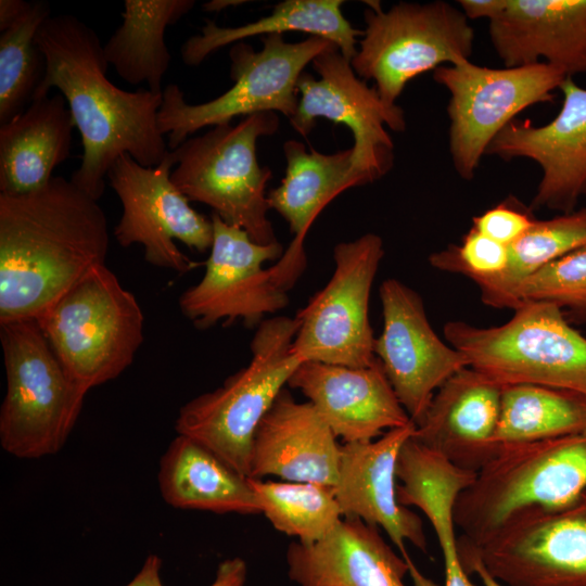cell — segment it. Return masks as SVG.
Masks as SVG:
<instances>
[{"label": "cell", "instance_id": "8fae6325", "mask_svg": "<svg viewBox=\"0 0 586 586\" xmlns=\"http://www.w3.org/2000/svg\"><path fill=\"white\" fill-rule=\"evenodd\" d=\"M434 80L449 93V152L457 174L474 177L481 158L496 136L525 109L551 102L568 78L545 62L489 68L470 60L443 65Z\"/></svg>", "mask_w": 586, "mask_h": 586}, {"label": "cell", "instance_id": "d590c367", "mask_svg": "<svg viewBox=\"0 0 586 586\" xmlns=\"http://www.w3.org/2000/svg\"><path fill=\"white\" fill-rule=\"evenodd\" d=\"M535 221L531 208L520 206L511 198L475 216L472 228L509 246L521 238Z\"/></svg>", "mask_w": 586, "mask_h": 586}, {"label": "cell", "instance_id": "83f0119b", "mask_svg": "<svg viewBox=\"0 0 586 586\" xmlns=\"http://www.w3.org/2000/svg\"><path fill=\"white\" fill-rule=\"evenodd\" d=\"M343 3L342 0H285L269 15L238 27H219L206 20L201 33L182 43L181 59L188 66H199L213 52L230 43L253 36L302 31L333 42L351 61L357 53V37H362L364 31L344 17Z\"/></svg>", "mask_w": 586, "mask_h": 586}, {"label": "cell", "instance_id": "8992f818", "mask_svg": "<svg viewBox=\"0 0 586 586\" xmlns=\"http://www.w3.org/2000/svg\"><path fill=\"white\" fill-rule=\"evenodd\" d=\"M279 128L276 112L243 117L235 125H218L192 136L173 150L176 167L170 179L188 200L208 205L226 224L243 229L259 244L278 242L266 186L268 167L258 164L256 143Z\"/></svg>", "mask_w": 586, "mask_h": 586}, {"label": "cell", "instance_id": "5bb4252c", "mask_svg": "<svg viewBox=\"0 0 586 586\" xmlns=\"http://www.w3.org/2000/svg\"><path fill=\"white\" fill-rule=\"evenodd\" d=\"M175 165L173 151L153 167H144L125 153L114 162L106 178L123 206L113 231L119 245L141 244L149 264L186 273L198 263L189 259L175 241L200 253L211 250L213 224L192 208L173 183Z\"/></svg>", "mask_w": 586, "mask_h": 586}, {"label": "cell", "instance_id": "f1b7e54d", "mask_svg": "<svg viewBox=\"0 0 586 586\" xmlns=\"http://www.w3.org/2000/svg\"><path fill=\"white\" fill-rule=\"evenodd\" d=\"M194 4V0H125L123 22L103 44L107 63L126 82H145L151 92L162 94L171 60L165 30Z\"/></svg>", "mask_w": 586, "mask_h": 586}, {"label": "cell", "instance_id": "836d02e7", "mask_svg": "<svg viewBox=\"0 0 586 586\" xmlns=\"http://www.w3.org/2000/svg\"><path fill=\"white\" fill-rule=\"evenodd\" d=\"M537 302L586 311V244L524 280L513 291L509 308Z\"/></svg>", "mask_w": 586, "mask_h": 586}, {"label": "cell", "instance_id": "d6a6232c", "mask_svg": "<svg viewBox=\"0 0 586 586\" xmlns=\"http://www.w3.org/2000/svg\"><path fill=\"white\" fill-rule=\"evenodd\" d=\"M50 4L34 1L30 9L0 36V125L25 111L46 72V59L36 43Z\"/></svg>", "mask_w": 586, "mask_h": 586}, {"label": "cell", "instance_id": "4316f807", "mask_svg": "<svg viewBox=\"0 0 586 586\" xmlns=\"http://www.w3.org/2000/svg\"><path fill=\"white\" fill-rule=\"evenodd\" d=\"M161 496L177 509L214 513H262L249 477L198 442L178 434L160 460Z\"/></svg>", "mask_w": 586, "mask_h": 586}, {"label": "cell", "instance_id": "f546056e", "mask_svg": "<svg viewBox=\"0 0 586 586\" xmlns=\"http://www.w3.org/2000/svg\"><path fill=\"white\" fill-rule=\"evenodd\" d=\"M582 432H586L585 397L539 384L502 385L498 447Z\"/></svg>", "mask_w": 586, "mask_h": 586}, {"label": "cell", "instance_id": "b9f144b4", "mask_svg": "<svg viewBox=\"0 0 586 586\" xmlns=\"http://www.w3.org/2000/svg\"><path fill=\"white\" fill-rule=\"evenodd\" d=\"M245 2L242 0H213L204 3L202 9L207 12H220L226 8L240 5Z\"/></svg>", "mask_w": 586, "mask_h": 586}, {"label": "cell", "instance_id": "ac0fdd59", "mask_svg": "<svg viewBox=\"0 0 586 586\" xmlns=\"http://www.w3.org/2000/svg\"><path fill=\"white\" fill-rule=\"evenodd\" d=\"M416 429L412 422L369 442L341 445L337 481L333 486L343 518L382 528L409 566L415 586H437L420 573L406 544L428 553L422 519L397 498L396 466L402 446Z\"/></svg>", "mask_w": 586, "mask_h": 586}, {"label": "cell", "instance_id": "6da1fadb", "mask_svg": "<svg viewBox=\"0 0 586 586\" xmlns=\"http://www.w3.org/2000/svg\"><path fill=\"white\" fill-rule=\"evenodd\" d=\"M46 59L33 100L56 88L65 98L81 138L82 155L71 181L98 201L117 157L128 153L144 167L157 166L169 150L157 115L163 93L127 91L107 77L109 63L97 33L72 14L47 18L36 35Z\"/></svg>", "mask_w": 586, "mask_h": 586}, {"label": "cell", "instance_id": "44dd1931", "mask_svg": "<svg viewBox=\"0 0 586 586\" xmlns=\"http://www.w3.org/2000/svg\"><path fill=\"white\" fill-rule=\"evenodd\" d=\"M502 385L464 367L433 395L412 438L464 470L480 471L497 453Z\"/></svg>", "mask_w": 586, "mask_h": 586}, {"label": "cell", "instance_id": "ab89813d", "mask_svg": "<svg viewBox=\"0 0 586 586\" xmlns=\"http://www.w3.org/2000/svg\"><path fill=\"white\" fill-rule=\"evenodd\" d=\"M501 0H460L461 11L468 20L491 18L499 9Z\"/></svg>", "mask_w": 586, "mask_h": 586}, {"label": "cell", "instance_id": "5b68a950", "mask_svg": "<svg viewBox=\"0 0 586 586\" xmlns=\"http://www.w3.org/2000/svg\"><path fill=\"white\" fill-rule=\"evenodd\" d=\"M36 320L67 375L87 393L119 377L144 339L137 298L105 264L91 268Z\"/></svg>", "mask_w": 586, "mask_h": 586}, {"label": "cell", "instance_id": "8d00e7d4", "mask_svg": "<svg viewBox=\"0 0 586 586\" xmlns=\"http://www.w3.org/2000/svg\"><path fill=\"white\" fill-rule=\"evenodd\" d=\"M247 575L245 561L240 557L219 563L214 582L209 586H244Z\"/></svg>", "mask_w": 586, "mask_h": 586}, {"label": "cell", "instance_id": "ba28073f", "mask_svg": "<svg viewBox=\"0 0 586 586\" xmlns=\"http://www.w3.org/2000/svg\"><path fill=\"white\" fill-rule=\"evenodd\" d=\"M7 392L0 444L18 459L59 453L81 411L87 392L76 385L36 319L0 323Z\"/></svg>", "mask_w": 586, "mask_h": 586}, {"label": "cell", "instance_id": "74e56055", "mask_svg": "<svg viewBox=\"0 0 586 586\" xmlns=\"http://www.w3.org/2000/svg\"><path fill=\"white\" fill-rule=\"evenodd\" d=\"M162 560L150 555L137 575L126 586H164L161 578Z\"/></svg>", "mask_w": 586, "mask_h": 586}, {"label": "cell", "instance_id": "ffe728a7", "mask_svg": "<svg viewBox=\"0 0 586 586\" xmlns=\"http://www.w3.org/2000/svg\"><path fill=\"white\" fill-rule=\"evenodd\" d=\"M288 385L308 398L344 443L373 441L412 423L378 358L364 368L304 361Z\"/></svg>", "mask_w": 586, "mask_h": 586}, {"label": "cell", "instance_id": "9a60e30c", "mask_svg": "<svg viewBox=\"0 0 586 586\" xmlns=\"http://www.w3.org/2000/svg\"><path fill=\"white\" fill-rule=\"evenodd\" d=\"M311 64L319 78L305 72L301 75L292 127L306 137L318 118L344 124L354 137L351 149L355 171L366 184L382 178L394 162V143L386 128L405 130L403 109L385 103L374 87L356 75L336 46L320 53Z\"/></svg>", "mask_w": 586, "mask_h": 586}, {"label": "cell", "instance_id": "9c48e42d", "mask_svg": "<svg viewBox=\"0 0 586 586\" xmlns=\"http://www.w3.org/2000/svg\"><path fill=\"white\" fill-rule=\"evenodd\" d=\"M260 40L259 51L243 41L231 47L233 85L211 101L190 104L178 85L165 87L157 124L171 151L200 129L227 125L235 117L279 112L291 119L297 110V81L304 68L335 46L315 36L294 43L284 41L281 34L263 36Z\"/></svg>", "mask_w": 586, "mask_h": 586}, {"label": "cell", "instance_id": "2e32d148", "mask_svg": "<svg viewBox=\"0 0 586 586\" xmlns=\"http://www.w3.org/2000/svg\"><path fill=\"white\" fill-rule=\"evenodd\" d=\"M213 243L202 279L179 297L182 315L199 329L225 320H243L258 327L267 316L285 308L286 291L271 279L267 262L279 260L284 251L279 242L259 244L241 228L226 224L212 213Z\"/></svg>", "mask_w": 586, "mask_h": 586}, {"label": "cell", "instance_id": "d4e9b609", "mask_svg": "<svg viewBox=\"0 0 586 586\" xmlns=\"http://www.w3.org/2000/svg\"><path fill=\"white\" fill-rule=\"evenodd\" d=\"M286 563L298 586H405L409 573L378 527L354 518H343L316 543H291Z\"/></svg>", "mask_w": 586, "mask_h": 586}, {"label": "cell", "instance_id": "52a82bcc", "mask_svg": "<svg viewBox=\"0 0 586 586\" xmlns=\"http://www.w3.org/2000/svg\"><path fill=\"white\" fill-rule=\"evenodd\" d=\"M444 336L468 367L500 385L539 384L586 398V337L555 304H524L510 320L495 327L449 321Z\"/></svg>", "mask_w": 586, "mask_h": 586}, {"label": "cell", "instance_id": "7402d4cb", "mask_svg": "<svg viewBox=\"0 0 586 586\" xmlns=\"http://www.w3.org/2000/svg\"><path fill=\"white\" fill-rule=\"evenodd\" d=\"M283 152L285 176L267 199L270 209L288 222L293 240L268 269L272 281L288 292L306 267L304 240L315 219L339 194L366 183L353 167L352 149L323 154L308 152L297 140H288Z\"/></svg>", "mask_w": 586, "mask_h": 586}, {"label": "cell", "instance_id": "30bf717a", "mask_svg": "<svg viewBox=\"0 0 586 586\" xmlns=\"http://www.w3.org/2000/svg\"><path fill=\"white\" fill-rule=\"evenodd\" d=\"M366 3V29L351 65L359 78L375 82L385 103L396 104L415 77L470 60L474 30L455 5L399 2L383 11L378 1Z\"/></svg>", "mask_w": 586, "mask_h": 586}, {"label": "cell", "instance_id": "cb8c5ba5", "mask_svg": "<svg viewBox=\"0 0 586 586\" xmlns=\"http://www.w3.org/2000/svg\"><path fill=\"white\" fill-rule=\"evenodd\" d=\"M336 440L309 402L298 403L283 388L255 432L249 477L333 487L341 455Z\"/></svg>", "mask_w": 586, "mask_h": 586}, {"label": "cell", "instance_id": "60d3db41", "mask_svg": "<svg viewBox=\"0 0 586 586\" xmlns=\"http://www.w3.org/2000/svg\"><path fill=\"white\" fill-rule=\"evenodd\" d=\"M466 572L468 574L475 573L479 578L481 579L483 586H504L501 583L496 581L494 577H492L481 565L479 564H472L470 565Z\"/></svg>", "mask_w": 586, "mask_h": 586}, {"label": "cell", "instance_id": "277c9868", "mask_svg": "<svg viewBox=\"0 0 586 586\" xmlns=\"http://www.w3.org/2000/svg\"><path fill=\"white\" fill-rule=\"evenodd\" d=\"M295 317L266 318L251 342L250 364L221 386L199 395L178 412L175 429L249 477L251 448L260 421L304 362L292 349Z\"/></svg>", "mask_w": 586, "mask_h": 586}, {"label": "cell", "instance_id": "e0dca14e", "mask_svg": "<svg viewBox=\"0 0 586 586\" xmlns=\"http://www.w3.org/2000/svg\"><path fill=\"white\" fill-rule=\"evenodd\" d=\"M383 330L374 355L400 404L416 424L437 388L468 362L432 328L421 296L391 278L380 286Z\"/></svg>", "mask_w": 586, "mask_h": 586}, {"label": "cell", "instance_id": "7a4b0ae2", "mask_svg": "<svg viewBox=\"0 0 586 586\" xmlns=\"http://www.w3.org/2000/svg\"><path fill=\"white\" fill-rule=\"evenodd\" d=\"M110 235L98 201L53 176L23 195L0 193V323L36 319L91 268Z\"/></svg>", "mask_w": 586, "mask_h": 586}, {"label": "cell", "instance_id": "484cf974", "mask_svg": "<svg viewBox=\"0 0 586 586\" xmlns=\"http://www.w3.org/2000/svg\"><path fill=\"white\" fill-rule=\"evenodd\" d=\"M75 127L61 93L33 100L0 125V193L23 195L46 187L69 157Z\"/></svg>", "mask_w": 586, "mask_h": 586}, {"label": "cell", "instance_id": "1f68e13d", "mask_svg": "<svg viewBox=\"0 0 586 586\" xmlns=\"http://www.w3.org/2000/svg\"><path fill=\"white\" fill-rule=\"evenodd\" d=\"M249 481L271 525L302 544L322 539L343 519L331 486L253 477Z\"/></svg>", "mask_w": 586, "mask_h": 586}, {"label": "cell", "instance_id": "4dcf8cb0", "mask_svg": "<svg viewBox=\"0 0 586 586\" xmlns=\"http://www.w3.org/2000/svg\"><path fill=\"white\" fill-rule=\"evenodd\" d=\"M586 244V207L536 220L508 246L506 268L494 276L472 279L484 304L509 308L513 291L527 278L565 254Z\"/></svg>", "mask_w": 586, "mask_h": 586}, {"label": "cell", "instance_id": "3957f363", "mask_svg": "<svg viewBox=\"0 0 586 586\" xmlns=\"http://www.w3.org/2000/svg\"><path fill=\"white\" fill-rule=\"evenodd\" d=\"M586 494V432L499 446L455 505L458 543L476 546L512 517Z\"/></svg>", "mask_w": 586, "mask_h": 586}, {"label": "cell", "instance_id": "7c38bea8", "mask_svg": "<svg viewBox=\"0 0 586 586\" xmlns=\"http://www.w3.org/2000/svg\"><path fill=\"white\" fill-rule=\"evenodd\" d=\"M383 255L381 237L370 232L334 246L330 280L295 316L292 349L303 361L353 368L374 362L369 300Z\"/></svg>", "mask_w": 586, "mask_h": 586}, {"label": "cell", "instance_id": "d6986e66", "mask_svg": "<svg viewBox=\"0 0 586 586\" xmlns=\"http://www.w3.org/2000/svg\"><path fill=\"white\" fill-rule=\"evenodd\" d=\"M559 90L562 105L551 122L535 126L531 120H512L491 142L486 154L537 163L542 179L531 209L566 214L586 196V88L568 77Z\"/></svg>", "mask_w": 586, "mask_h": 586}, {"label": "cell", "instance_id": "603a6c76", "mask_svg": "<svg viewBox=\"0 0 586 586\" xmlns=\"http://www.w3.org/2000/svg\"><path fill=\"white\" fill-rule=\"evenodd\" d=\"M506 67L542 62L566 77L586 74V0H501L488 20Z\"/></svg>", "mask_w": 586, "mask_h": 586}, {"label": "cell", "instance_id": "e575fe53", "mask_svg": "<svg viewBox=\"0 0 586 586\" xmlns=\"http://www.w3.org/2000/svg\"><path fill=\"white\" fill-rule=\"evenodd\" d=\"M508 246L471 228L460 245H449L429 257L438 270L459 273L471 280L501 272L508 264Z\"/></svg>", "mask_w": 586, "mask_h": 586}, {"label": "cell", "instance_id": "f35d334b", "mask_svg": "<svg viewBox=\"0 0 586 586\" xmlns=\"http://www.w3.org/2000/svg\"><path fill=\"white\" fill-rule=\"evenodd\" d=\"M31 3L24 0H1L0 31L7 30L16 23L30 9Z\"/></svg>", "mask_w": 586, "mask_h": 586}, {"label": "cell", "instance_id": "4fadbf2b", "mask_svg": "<svg viewBox=\"0 0 586 586\" xmlns=\"http://www.w3.org/2000/svg\"><path fill=\"white\" fill-rule=\"evenodd\" d=\"M458 547L464 570L479 564L504 586H586V494L523 511L481 544Z\"/></svg>", "mask_w": 586, "mask_h": 586}]
</instances>
